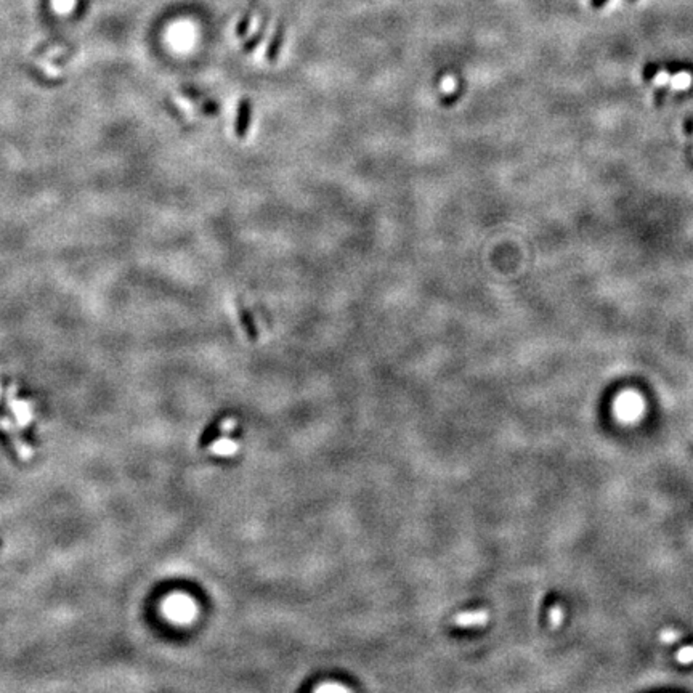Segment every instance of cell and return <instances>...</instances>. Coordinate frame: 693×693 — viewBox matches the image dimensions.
<instances>
[{
  "label": "cell",
  "instance_id": "6da1fadb",
  "mask_svg": "<svg viewBox=\"0 0 693 693\" xmlns=\"http://www.w3.org/2000/svg\"><path fill=\"white\" fill-rule=\"evenodd\" d=\"M645 403L637 392L621 393L615 402V414L623 422H635L644 416Z\"/></svg>",
  "mask_w": 693,
  "mask_h": 693
},
{
  "label": "cell",
  "instance_id": "7a4b0ae2",
  "mask_svg": "<svg viewBox=\"0 0 693 693\" xmlns=\"http://www.w3.org/2000/svg\"><path fill=\"white\" fill-rule=\"evenodd\" d=\"M250 119H252V103H250L249 96H243V98L239 100L238 113H236L234 120V135L239 140H244L248 137Z\"/></svg>",
  "mask_w": 693,
  "mask_h": 693
},
{
  "label": "cell",
  "instance_id": "3957f363",
  "mask_svg": "<svg viewBox=\"0 0 693 693\" xmlns=\"http://www.w3.org/2000/svg\"><path fill=\"white\" fill-rule=\"evenodd\" d=\"M236 310H238L241 326H243V329L245 332V336H248V339L250 342L258 340V327H257V324H255L252 313H250L249 308L245 307V303L241 300L239 297L236 298Z\"/></svg>",
  "mask_w": 693,
  "mask_h": 693
},
{
  "label": "cell",
  "instance_id": "277c9868",
  "mask_svg": "<svg viewBox=\"0 0 693 693\" xmlns=\"http://www.w3.org/2000/svg\"><path fill=\"white\" fill-rule=\"evenodd\" d=\"M284 32H286V24H284V19L281 18L276 24V29H274L272 38H270L267 52H265V58H267L270 63L276 61L279 53H281V47H283V42H284Z\"/></svg>",
  "mask_w": 693,
  "mask_h": 693
},
{
  "label": "cell",
  "instance_id": "5b68a950",
  "mask_svg": "<svg viewBox=\"0 0 693 693\" xmlns=\"http://www.w3.org/2000/svg\"><path fill=\"white\" fill-rule=\"evenodd\" d=\"M167 611L173 619H186L191 615V605L183 599H173L167 604Z\"/></svg>",
  "mask_w": 693,
  "mask_h": 693
},
{
  "label": "cell",
  "instance_id": "8992f818",
  "mask_svg": "<svg viewBox=\"0 0 693 693\" xmlns=\"http://www.w3.org/2000/svg\"><path fill=\"white\" fill-rule=\"evenodd\" d=\"M267 23H268V16H265V18H263V21L260 23L258 31L255 32L254 36L249 38V41H245V42H244V45H243V52H244V53H250V52L254 50L255 47L258 45L260 42H262L263 34H265V29H267Z\"/></svg>",
  "mask_w": 693,
  "mask_h": 693
},
{
  "label": "cell",
  "instance_id": "52a82bcc",
  "mask_svg": "<svg viewBox=\"0 0 693 693\" xmlns=\"http://www.w3.org/2000/svg\"><path fill=\"white\" fill-rule=\"evenodd\" d=\"M254 8H255V2L250 3L249 7L244 10L243 18L239 19L238 26H236V36H238V37H244L245 34H248V31H249V26H250V19H252V12H254Z\"/></svg>",
  "mask_w": 693,
  "mask_h": 693
},
{
  "label": "cell",
  "instance_id": "ba28073f",
  "mask_svg": "<svg viewBox=\"0 0 693 693\" xmlns=\"http://www.w3.org/2000/svg\"><path fill=\"white\" fill-rule=\"evenodd\" d=\"M461 624H485L488 621V613L486 611H476V613L459 615L457 618Z\"/></svg>",
  "mask_w": 693,
  "mask_h": 693
},
{
  "label": "cell",
  "instance_id": "9c48e42d",
  "mask_svg": "<svg viewBox=\"0 0 693 693\" xmlns=\"http://www.w3.org/2000/svg\"><path fill=\"white\" fill-rule=\"evenodd\" d=\"M563 618H565V613H563V608L560 605H553L552 608L549 610V623H551L552 628L562 626Z\"/></svg>",
  "mask_w": 693,
  "mask_h": 693
},
{
  "label": "cell",
  "instance_id": "30bf717a",
  "mask_svg": "<svg viewBox=\"0 0 693 693\" xmlns=\"http://www.w3.org/2000/svg\"><path fill=\"white\" fill-rule=\"evenodd\" d=\"M682 637V634L679 632V630L676 629H664L661 634H659V640H661L663 644H666V645H672V644H676L681 640Z\"/></svg>",
  "mask_w": 693,
  "mask_h": 693
},
{
  "label": "cell",
  "instance_id": "8fae6325",
  "mask_svg": "<svg viewBox=\"0 0 693 693\" xmlns=\"http://www.w3.org/2000/svg\"><path fill=\"white\" fill-rule=\"evenodd\" d=\"M676 659L682 664L693 663V645H685L676 653Z\"/></svg>",
  "mask_w": 693,
  "mask_h": 693
},
{
  "label": "cell",
  "instance_id": "7c38bea8",
  "mask_svg": "<svg viewBox=\"0 0 693 693\" xmlns=\"http://www.w3.org/2000/svg\"><path fill=\"white\" fill-rule=\"evenodd\" d=\"M605 2L606 0H592V5H594V7H602Z\"/></svg>",
  "mask_w": 693,
  "mask_h": 693
}]
</instances>
